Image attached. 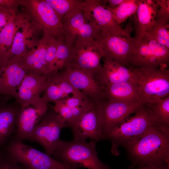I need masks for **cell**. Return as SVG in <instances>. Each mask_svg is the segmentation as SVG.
I'll list each match as a JSON object with an SVG mask.
<instances>
[{
    "label": "cell",
    "instance_id": "cell-34",
    "mask_svg": "<svg viewBox=\"0 0 169 169\" xmlns=\"http://www.w3.org/2000/svg\"><path fill=\"white\" fill-rule=\"evenodd\" d=\"M158 7L157 8L155 20L159 23H168L169 20V0H156Z\"/></svg>",
    "mask_w": 169,
    "mask_h": 169
},
{
    "label": "cell",
    "instance_id": "cell-3",
    "mask_svg": "<svg viewBox=\"0 0 169 169\" xmlns=\"http://www.w3.org/2000/svg\"><path fill=\"white\" fill-rule=\"evenodd\" d=\"M96 141L61 140L52 156L55 160L77 169H111L98 156Z\"/></svg>",
    "mask_w": 169,
    "mask_h": 169
},
{
    "label": "cell",
    "instance_id": "cell-26",
    "mask_svg": "<svg viewBox=\"0 0 169 169\" xmlns=\"http://www.w3.org/2000/svg\"><path fill=\"white\" fill-rule=\"evenodd\" d=\"M62 20L77 11L82 9L84 0H45Z\"/></svg>",
    "mask_w": 169,
    "mask_h": 169
},
{
    "label": "cell",
    "instance_id": "cell-20",
    "mask_svg": "<svg viewBox=\"0 0 169 169\" xmlns=\"http://www.w3.org/2000/svg\"><path fill=\"white\" fill-rule=\"evenodd\" d=\"M46 79L45 76L27 74L13 97L21 106L29 104L43 93Z\"/></svg>",
    "mask_w": 169,
    "mask_h": 169
},
{
    "label": "cell",
    "instance_id": "cell-40",
    "mask_svg": "<svg viewBox=\"0 0 169 169\" xmlns=\"http://www.w3.org/2000/svg\"><path fill=\"white\" fill-rule=\"evenodd\" d=\"M124 0H106L108 3V5L105 6L107 8L110 9H114L119 5Z\"/></svg>",
    "mask_w": 169,
    "mask_h": 169
},
{
    "label": "cell",
    "instance_id": "cell-14",
    "mask_svg": "<svg viewBox=\"0 0 169 169\" xmlns=\"http://www.w3.org/2000/svg\"><path fill=\"white\" fill-rule=\"evenodd\" d=\"M61 73L76 89L81 92L92 103L105 100L102 89L95 79L72 63L69 64Z\"/></svg>",
    "mask_w": 169,
    "mask_h": 169
},
{
    "label": "cell",
    "instance_id": "cell-19",
    "mask_svg": "<svg viewBox=\"0 0 169 169\" xmlns=\"http://www.w3.org/2000/svg\"><path fill=\"white\" fill-rule=\"evenodd\" d=\"M26 17L25 20L14 36L10 50L9 60L23 57L28 50L36 46L40 39L36 36L41 31L35 28Z\"/></svg>",
    "mask_w": 169,
    "mask_h": 169
},
{
    "label": "cell",
    "instance_id": "cell-1",
    "mask_svg": "<svg viewBox=\"0 0 169 169\" xmlns=\"http://www.w3.org/2000/svg\"><path fill=\"white\" fill-rule=\"evenodd\" d=\"M130 167L149 164H169V126L157 125L125 149Z\"/></svg>",
    "mask_w": 169,
    "mask_h": 169
},
{
    "label": "cell",
    "instance_id": "cell-29",
    "mask_svg": "<svg viewBox=\"0 0 169 169\" xmlns=\"http://www.w3.org/2000/svg\"><path fill=\"white\" fill-rule=\"evenodd\" d=\"M58 39L56 59L54 73L64 69L69 64L72 63V45L67 44L64 39Z\"/></svg>",
    "mask_w": 169,
    "mask_h": 169
},
{
    "label": "cell",
    "instance_id": "cell-16",
    "mask_svg": "<svg viewBox=\"0 0 169 169\" xmlns=\"http://www.w3.org/2000/svg\"><path fill=\"white\" fill-rule=\"evenodd\" d=\"M82 10L86 18L95 23L102 31L112 35L123 33L122 28L113 18L112 13L101 3V0H84Z\"/></svg>",
    "mask_w": 169,
    "mask_h": 169
},
{
    "label": "cell",
    "instance_id": "cell-10",
    "mask_svg": "<svg viewBox=\"0 0 169 169\" xmlns=\"http://www.w3.org/2000/svg\"><path fill=\"white\" fill-rule=\"evenodd\" d=\"M47 104L40 96L29 104L21 106L16 117L15 138L23 141L29 140L48 109Z\"/></svg>",
    "mask_w": 169,
    "mask_h": 169
},
{
    "label": "cell",
    "instance_id": "cell-17",
    "mask_svg": "<svg viewBox=\"0 0 169 169\" xmlns=\"http://www.w3.org/2000/svg\"><path fill=\"white\" fill-rule=\"evenodd\" d=\"M27 74L23 57L10 59L2 71L0 94L13 97Z\"/></svg>",
    "mask_w": 169,
    "mask_h": 169
},
{
    "label": "cell",
    "instance_id": "cell-41",
    "mask_svg": "<svg viewBox=\"0 0 169 169\" xmlns=\"http://www.w3.org/2000/svg\"><path fill=\"white\" fill-rule=\"evenodd\" d=\"M2 73V71L0 70V86H1V74Z\"/></svg>",
    "mask_w": 169,
    "mask_h": 169
},
{
    "label": "cell",
    "instance_id": "cell-36",
    "mask_svg": "<svg viewBox=\"0 0 169 169\" xmlns=\"http://www.w3.org/2000/svg\"><path fill=\"white\" fill-rule=\"evenodd\" d=\"M18 12L0 9V31L13 19Z\"/></svg>",
    "mask_w": 169,
    "mask_h": 169
},
{
    "label": "cell",
    "instance_id": "cell-33",
    "mask_svg": "<svg viewBox=\"0 0 169 169\" xmlns=\"http://www.w3.org/2000/svg\"><path fill=\"white\" fill-rule=\"evenodd\" d=\"M51 108L68 124V127L74 123L71 109L66 105L63 99L57 101Z\"/></svg>",
    "mask_w": 169,
    "mask_h": 169
},
{
    "label": "cell",
    "instance_id": "cell-4",
    "mask_svg": "<svg viewBox=\"0 0 169 169\" xmlns=\"http://www.w3.org/2000/svg\"><path fill=\"white\" fill-rule=\"evenodd\" d=\"M3 154L24 169H78L55 160L51 156L25 144L13 136L7 143Z\"/></svg>",
    "mask_w": 169,
    "mask_h": 169
},
{
    "label": "cell",
    "instance_id": "cell-27",
    "mask_svg": "<svg viewBox=\"0 0 169 169\" xmlns=\"http://www.w3.org/2000/svg\"><path fill=\"white\" fill-rule=\"evenodd\" d=\"M145 104L149 108L159 124L169 126V95Z\"/></svg>",
    "mask_w": 169,
    "mask_h": 169
},
{
    "label": "cell",
    "instance_id": "cell-9",
    "mask_svg": "<svg viewBox=\"0 0 169 169\" xmlns=\"http://www.w3.org/2000/svg\"><path fill=\"white\" fill-rule=\"evenodd\" d=\"M67 127L68 124L52 108H48L29 140L40 145L46 153L52 156L61 140V129Z\"/></svg>",
    "mask_w": 169,
    "mask_h": 169
},
{
    "label": "cell",
    "instance_id": "cell-2",
    "mask_svg": "<svg viewBox=\"0 0 169 169\" xmlns=\"http://www.w3.org/2000/svg\"><path fill=\"white\" fill-rule=\"evenodd\" d=\"M134 113L111 129L105 136V139L111 143V151L115 156L120 155V147L125 149L152 127L160 125L145 104L143 103Z\"/></svg>",
    "mask_w": 169,
    "mask_h": 169
},
{
    "label": "cell",
    "instance_id": "cell-28",
    "mask_svg": "<svg viewBox=\"0 0 169 169\" xmlns=\"http://www.w3.org/2000/svg\"><path fill=\"white\" fill-rule=\"evenodd\" d=\"M138 0H124L117 7L110 9L114 19L119 24L125 22L128 18L136 13Z\"/></svg>",
    "mask_w": 169,
    "mask_h": 169
},
{
    "label": "cell",
    "instance_id": "cell-12",
    "mask_svg": "<svg viewBox=\"0 0 169 169\" xmlns=\"http://www.w3.org/2000/svg\"><path fill=\"white\" fill-rule=\"evenodd\" d=\"M143 104L141 101L132 103L108 100L99 103L102 131L105 139L111 129L134 113Z\"/></svg>",
    "mask_w": 169,
    "mask_h": 169
},
{
    "label": "cell",
    "instance_id": "cell-13",
    "mask_svg": "<svg viewBox=\"0 0 169 169\" xmlns=\"http://www.w3.org/2000/svg\"><path fill=\"white\" fill-rule=\"evenodd\" d=\"M62 21L64 40L70 45L78 40L94 39L102 31L95 23L86 18L82 9Z\"/></svg>",
    "mask_w": 169,
    "mask_h": 169
},
{
    "label": "cell",
    "instance_id": "cell-11",
    "mask_svg": "<svg viewBox=\"0 0 169 169\" xmlns=\"http://www.w3.org/2000/svg\"><path fill=\"white\" fill-rule=\"evenodd\" d=\"M72 63L95 79L101 71L102 58L93 39L78 40L72 45Z\"/></svg>",
    "mask_w": 169,
    "mask_h": 169
},
{
    "label": "cell",
    "instance_id": "cell-37",
    "mask_svg": "<svg viewBox=\"0 0 169 169\" xmlns=\"http://www.w3.org/2000/svg\"><path fill=\"white\" fill-rule=\"evenodd\" d=\"M63 99L66 105L71 109L80 107L91 102L88 100L73 96L71 97H68Z\"/></svg>",
    "mask_w": 169,
    "mask_h": 169
},
{
    "label": "cell",
    "instance_id": "cell-15",
    "mask_svg": "<svg viewBox=\"0 0 169 169\" xmlns=\"http://www.w3.org/2000/svg\"><path fill=\"white\" fill-rule=\"evenodd\" d=\"M98 104L87 110L74 123L69 127L74 140L86 141L88 138L98 141L105 139L101 128Z\"/></svg>",
    "mask_w": 169,
    "mask_h": 169
},
{
    "label": "cell",
    "instance_id": "cell-24",
    "mask_svg": "<svg viewBox=\"0 0 169 169\" xmlns=\"http://www.w3.org/2000/svg\"><path fill=\"white\" fill-rule=\"evenodd\" d=\"M20 105L15 100L0 104V148L9 141L16 131V119Z\"/></svg>",
    "mask_w": 169,
    "mask_h": 169
},
{
    "label": "cell",
    "instance_id": "cell-31",
    "mask_svg": "<svg viewBox=\"0 0 169 169\" xmlns=\"http://www.w3.org/2000/svg\"><path fill=\"white\" fill-rule=\"evenodd\" d=\"M58 39L49 34L45 55L46 77L53 74L54 71Z\"/></svg>",
    "mask_w": 169,
    "mask_h": 169
},
{
    "label": "cell",
    "instance_id": "cell-5",
    "mask_svg": "<svg viewBox=\"0 0 169 169\" xmlns=\"http://www.w3.org/2000/svg\"><path fill=\"white\" fill-rule=\"evenodd\" d=\"M19 7L33 25L38 30L64 39L60 18L45 0H19Z\"/></svg>",
    "mask_w": 169,
    "mask_h": 169
},
{
    "label": "cell",
    "instance_id": "cell-35",
    "mask_svg": "<svg viewBox=\"0 0 169 169\" xmlns=\"http://www.w3.org/2000/svg\"><path fill=\"white\" fill-rule=\"evenodd\" d=\"M0 169H24L17 162L0 152Z\"/></svg>",
    "mask_w": 169,
    "mask_h": 169
},
{
    "label": "cell",
    "instance_id": "cell-7",
    "mask_svg": "<svg viewBox=\"0 0 169 169\" xmlns=\"http://www.w3.org/2000/svg\"><path fill=\"white\" fill-rule=\"evenodd\" d=\"M131 68L136 75L143 103L169 95V70L167 67L155 69Z\"/></svg>",
    "mask_w": 169,
    "mask_h": 169
},
{
    "label": "cell",
    "instance_id": "cell-8",
    "mask_svg": "<svg viewBox=\"0 0 169 169\" xmlns=\"http://www.w3.org/2000/svg\"><path fill=\"white\" fill-rule=\"evenodd\" d=\"M133 28L129 23L124 32L119 35H112L102 31L94 40L102 58L119 62L127 67L135 39L131 36Z\"/></svg>",
    "mask_w": 169,
    "mask_h": 169
},
{
    "label": "cell",
    "instance_id": "cell-23",
    "mask_svg": "<svg viewBox=\"0 0 169 169\" xmlns=\"http://www.w3.org/2000/svg\"><path fill=\"white\" fill-rule=\"evenodd\" d=\"M26 18L23 12H18L0 31V70L1 71L9 60L10 50L16 32Z\"/></svg>",
    "mask_w": 169,
    "mask_h": 169
},
{
    "label": "cell",
    "instance_id": "cell-21",
    "mask_svg": "<svg viewBox=\"0 0 169 169\" xmlns=\"http://www.w3.org/2000/svg\"><path fill=\"white\" fill-rule=\"evenodd\" d=\"M49 35L43 32L37 45L23 56L27 74L46 76L45 55Z\"/></svg>",
    "mask_w": 169,
    "mask_h": 169
},
{
    "label": "cell",
    "instance_id": "cell-22",
    "mask_svg": "<svg viewBox=\"0 0 169 169\" xmlns=\"http://www.w3.org/2000/svg\"><path fill=\"white\" fill-rule=\"evenodd\" d=\"M102 88L105 100L132 103L141 101L137 83L123 82L111 84Z\"/></svg>",
    "mask_w": 169,
    "mask_h": 169
},
{
    "label": "cell",
    "instance_id": "cell-32",
    "mask_svg": "<svg viewBox=\"0 0 169 169\" xmlns=\"http://www.w3.org/2000/svg\"><path fill=\"white\" fill-rule=\"evenodd\" d=\"M50 76L67 97H68V94H71L73 95V96L81 98L89 101L81 92L75 88L65 79L61 72L59 71L53 73Z\"/></svg>",
    "mask_w": 169,
    "mask_h": 169
},
{
    "label": "cell",
    "instance_id": "cell-38",
    "mask_svg": "<svg viewBox=\"0 0 169 169\" xmlns=\"http://www.w3.org/2000/svg\"><path fill=\"white\" fill-rule=\"evenodd\" d=\"M19 0H0V9L18 12Z\"/></svg>",
    "mask_w": 169,
    "mask_h": 169
},
{
    "label": "cell",
    "instance_id": "cell-6",
    "mask_svg": "<svg viewBox=\"0 0 169 169\" xmlns=\"http://www.w3.org/2000/svg\"><path fill=\"white\" fill-rule=\"evenodd\" d=\"M128 67L155 69L167 67L169 62V49L147 35L135 38Z\"/></svg>",
    "mask_w": 169,
    "mask_h": 169
},
{
    "label": "cell",
    "instance_id": "cell-39",
    "mask_svg": "<svg viewBox=\"0 0 169 169\" xmlns=\"http://www.w3.org/2000/svg\"><path fill=\"white\" fill-rule=\"evenodd\" d=\"M127 169H169V164H164L141 165L133 167L129 166Z\"/></svg>",
    "mask_w": 169,
    "mask_h": 169
},
{
    "label": "cell",
    "instance_id": "cell-25",
    "mask_svg": "<svg viewBox=\"0 0 169 169\" xmlns=\"http://www.w3.org/2000/svg\"><path fill=\"white\" fill-rule=\"evenodd\" d=\"M158 7L156 0H138L137 14L138 24L135 38L144 36L153 27L156 22L155 17Z\"/></svg>",
    "mask_w": 169,
    "mask_h": 169
},
{
    "label": "cell",
    "instance_id": "cell-18",
    "mask_svg": "<svg viewBox=\"0 0 169 169\" xmlns=\"http://www.w3.org/2000/svg\"><path fill=\"white\" fill-rule=\"evenodd\" d=\"M103 60L102 69L95 78L100 87L123 82L137 83L136 75L131 67L110 59L104 58Z\"/></svg>",
    "mask_w": 169,
    "mask_h": 169
},
{
    "label": "cell",
    "instance_id": "cell-30",
    "mask_svg": "<svg viewBox=\"0 0 169 169\" xmlns=\"http://www.w3.org/2000/svg\"><path fill=\"white\" fill-rule=\"evenodd\" d=\"M169 24L156 22L151 29L145 35L169 49Z\"/></svg>",
    "mask_w": 169,
    "mask_h": 169
}]
</instances>
